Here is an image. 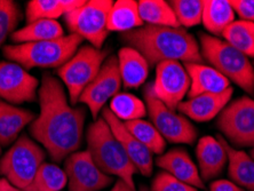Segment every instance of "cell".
Here are the masks:
<instances>
[{
    "label": "cell",
    "mask_w": 254,
    "mask_h": 191,
    "mask_svg": "<svg viewBox=\"0 0 254 191\" xmlns=\"http://www.w3.org/2000/svg\"><path fill=\"white\" fill-rule=\"evenodd\" d=\"M40 114L30 126L31 135L55 162H62L80 148L86 110L73 108L58 78L45 73L39 87Z\"/></svg>",
    "instance_id": "6da1fadb"
},
{
    "label": "cell",
    "mask_w": 254,
    "mask_h": 191,
    "mask_svg": "<svg viewBox=\"0 0 254 191\" xmlns=\"http://www.w3.org/2000/svg\"><path fill=\"white\" fill-rule=\"evenodd\" d=\"M127 46L139 51L149 65L165 61L203 63V55L195 37L186 29L143 25L132 31L122 33Z\"/></svg>",
    "instance_id": "7a4b0ae2"
},
{
    "label": "cell",
    "mask_w": 254,
    "mask_h": 191,
    "mask_svg": "<svg viewBox=\"0 0 254 191\" xmlns=\"http://www.w3.org/2000/svg\"><path fill=\"white\" fill-rule=\"evenodd\" d=\"M86 140L87 151L103 173L115 175L135 189L133 177L137 173L136 167L103 118L89 125Z\"/></svg>",
    "instance_id": "3957f363"
},
{
    "label": "cell",
    "mask_w": 254,
    "mask_h": 191,
    "mask_svg": "<svg viewBox=\"0 0 254 191\" xmlns=\"http://www.w3.org/2000/svg\"><path fill=\"white\" fill-rule=\"evenodd\" d=\"M81 41L79 36L70 33L55 40L7 45L3 48V55L25 70L60 68L76 54Z\"/></svg>",
    "instance_id": "277c9868"
},
{
    "label": "cell",
    "mask_w": 254,
    "mask_h": 191,
    "mask_svg": "<svg viewBox=\"0 0 254 191\" xmlns=\"http://www.w3.org/2000/svg\"><path fill=\"white\" fill-rule=\"evenodd\" d=\"M200 53L210 64L243 91L254 93V68L249 58L226 40L201 33Z\"/></svg>",
    "instance_id": "5b68a950"
},
{
    "label": "cell",
    "mask_w": 254,
    "mask_h": 191,
    "mask_svg": "<svg viewBox=\"0 0 254 191\" xmlns=\"http://www.w3.org/2000/svg\"><path fill=\"white\" fill-rule=\"evenodd\" d=\"M44 160L43 149L27 135H22L0 159V174L15 188L25 191Z\"/></svg>",
    "instance_id": "8992f818"
},
{
    "label": "cell",
    "mask_w": 254,
    "mask_h": 191,
    "mask_svg": "<svg viewBox=\"0 0 254 191\" xmlns=\"http://www.w3.org/2000/svg\"><path fill=\"white\" fill-rule=\"evenodd\" d=\"M107 55L106 51L86 45L79 48L68 62L60 66L58 74L68 89L71 103L79 102L81 93L98 76Z\"/></svg>",
    "instance_id": "52a82bcc"
},
{
    "label": "cell",
    "mask_w": 254,
    "mask_h": 191,
    "mask_svg": "<svg viewBox=\"0 0 254 191\" xmlns=\"http://www.w3.org/2000/svg\"><path fill=\"white\" fill-rule=\"evenodd\" d=\"M114 1L91 0L73 12L64 15L66 27L71 33L88 40L93 47L102 50L108 37V15Z\"/></svg>",
    "instance_id": "ba28073f"
},
{
    "label": "cell",
    "mask_w": 254,
    "mask_h": 191,
    "mask_svg": "<svg viewBox=\"0 0 254 191\" xmlns=\"http://www.w3.org/2000/svg\"><path fill=\"white\" fill-rule=\"evenodd\" d=\"M144 101L151 124L165 141L182 144H192L196 141V127L184 115L177 114L160 102L154 94L152 84L145 86Z\"/></svg>",
    "instance_id": "9c48e42d"
},
{
    "label": "cell",
    "mask_w": 254,
    "mask_h": 191,
    "mask_svg": "<svg viewBox=\"0 0 254 191\" xmlns=\"http://www.w3.org/2000/svg\"><path fill=\"white\" fill-rule=\"evenodd\" d=\"M218 128L237 147H253L254 100L243 96L228 103L219 115Z\"/></svg>",
    "instance_id": "30bf717a"
},
{
    "label": "cell",
    "mask_w": 254,
    "mask_h": 191,
    "mask_svg": "<svg viewBox=\"0 0 254 191\" xmlns=\"http://www.w3.org/2000/svg\"><path fill=\"white\" fill-rule=\"evenodd\" d=\"M123 86L121 72L118 68V59L110 56L101 66L98 76L81 93L79 102L84 103L96 121L107 102L121 91Z\"/></svg>",
    "instance_id": "8fae6325"
},
{
    "label": "cell",
    "mask_w": 254,
    "mask_h": 191,
    "mask_svg": "<svg viewBox=\"0 0 254 191\" xmlns=\"http://www.w3.org/2000/svg\"><path fill=\"white\" fill-rule=\"evenodd\" d=\"M190 78L185 65L179 61H165L156 65V77L152 84L155 96L171 110H177L188 94Z\"/></svg>",
    "instance_id": "7c38bea8"
},
{
    "label": "cell",
    "mask_w": 254,
    "mask_h": 191,
    "mask_svg": "<svg viewBox=\"0 0 254 191\" xmlns=\"http://www.w3.org/2000/svg\"><path fill=\"white\" fill-rule=\"evenodd\" d=\"M64 168L69 191H100L114 182L110 175L100 170L87 150L70 155Z\"/></svg>",
    "instance_id": "4fadbf2b"
},
{
    "label": "cell",
    "mask_w": 254,
    "mask_h": 191,
    "mask_svg": "<svg viewBox=\"0 0 254 191\" xmlns=\"http://www.w3.org/2000/svg\"><path fill=\"white\" fill-rule=\"evenodd\" d=\"M39 81L23 66L13 62H0V99L21 104L36 100Z\"/></svg>",
    "instance_id": "5bb4252c"
},
{
    "label": "cell",
    "mask_w": 254,
    "mask_h": 191,
    "mask_svg": "<svg viewBox=\"0 0 254 191\" xmlns=\"http://www.w3.org/2000/svg\"><path fill=\"white\" fill-rule=\"evenodd\" d=\"M102 118L107 122L108 125L113 130L114 135L121 142V144L126 151L127 156L132 160L134 166L139 173L143 177H150L154 170V159H152V153L147 147H144L132 133L127 129L125 123L118 119L110 111L108 107H104L102 112Z\"/></svg>",
    "instance_id": "9a60e30c"
},
{
    "label": "cell",
    "mask_w": 254,
    "mask_h": 191,
    "mask_svg": "<svg viewBox=\"0 0 254 191\" xmlns=\"http://www.w3.org/2000/svg\"><path fill=\"white\" fill-rule=\"evenodd\" d=\"M156 165L164 172L196 189H204V181L191 157L182 148H173L156 159Z\"/></svg>",
    "instance_id": "2e32d148"
},
{
    "label": "cell",
    "mask_w": 254,
    "mask_h": 191,
    "mask_svg": "<svg viewBox=\"0 0 254 191\" xmlns=\"http://www.w3.org/2000/svg\"><path fill=\"white\" fill-rule=\"evenodd\" d=\"M233 94L234 88L229 87L225 92L218 93V94L198 95L185 102L182 101L179 104L178 110L193 122H210L219 114H221V111L229 103Z\"/></svg>",
    "instance_id": "e0dca14e"
},
{
    "label": "cell",
    "mask_w": 254,
    "mask_h": 191,
    "mask_svg": "<svg viewBox=\"0 0 254 191\" xmlns=\"http://www.w3.org/2000/svg\"><path fill=\"white\" fill-rule=\"evenodd\" d=\"M196 157L198 171L204 182L221 175L228 162L226 149L219 135L218 137L210 135L201 137L196 148Z\"/></svg>",
    "instance_id": "ac0fdd59"
},
{
    "label": "cell",
    "mask_w": 254,
    "mask_h": 191,
    "mask_svg": "<svg viewBox=\"0 0 254 191\" xmlns=\"http://www.w3.org/2000/svg\"><path fill=\"white\" fill-rule=\"evenodd\" d=\"M185 68L190 78L187 94L189 99L201 94H218L231 87L230 81L213 66L203 63H185Z\"/></svg>",
    "instance_id": "d6986e66"
},
{
    "label": "cell",
    "mask_w": 254,
    "mask_h": 191,
    "mask_svg": "<svg viewBox=\"0 0 254 191\" xmlns=\"http://www.w3.org/2000/svg\"><path fill=\"white\" fill-rule=\"evenodd\" d=\"M149 63L139 51L126 46L118 52V68L123 86L137 88L144 84L149 74Z\"/></svg>",
    "instance_id": "ffe728a7"
},
{
    "label": "cell",
    "mask_w": 254,
    "mask_h": 191,
    "mask_svg": "<svg viewBox=\"0 0 254 191\" xmlns=\"http://www.w3.org/2000/svg\"><path fill=\"white\" fill-rule=\"evenodd\" d=\"M228 157V173L231 182L240 188L254 191V159L248 153L237 150L228 143L222 135H219Z\"/></svg>",
    "instance_id": "44dd1931"
},
{
    "label": "cell",
    "mask_w": 254,
    "mask_h": 191,
    "mask_svg": "<svg viewBox=\"0 0 254 191\" xmlns=\"http://www.w3.org/2000/svg\"><path fill=\"white\" fill-rule=\"evenodd\" d=\"M33 121L35 116L31 111L0 101V144L12 143L21 130Z\"/></svg>",
    "instance_id": "7402d4cb"
},
{
    "label": "cell",
    "mask_w": 254,
    "mask_h": 191,
    "mask_svg": "<svg viewBox=\"0 0 254 191\" xmlns=\"http://www.w3.org/2000/svg\"><path fill=\"white\" fill-rule=\"evenodd\" d=\"M139 5L134 0H117L113 3L108 15V31L128 32L143 27Z\"/></svg>",
    "instance_id": "603a6c76"
},
{
    "label": "cell",
    "mask_w": 254,
    "mask_h": 191,
    "mask_svg": "<svg viewBox=\"0 0 254 191\" xmlns=\"http://www.w3.org/2000/svg\"><path fill=\"white\" fill-rule=\"evenodd\" d=\"M85 0H31L27 5L28 23L38 20H57L84 5Z\"/></svg>",
    "instance_id": "cb8c5ba5"
},
{
    "label": "cell",
    "mask_w": 254,
    "mask_h": 191,
    "mask_svg": "<svg viewBox=\"0 0 254 191\" xmlns=\"http://www.w3.org/2000/svg\"><path fill=\"white\" fill-rule=\"evenodd\" d=\"M235 22V12L227 0H204L201 23L214 36H222L225 30Z\"/></svg>",
    "instance_id": "d4e9b609"
},
{
    "label": "cell",
    "mask_w": 254,
    "mask_h": 191,
    "mask_svg": "<svg viewBox=\"0 0 254 191\" xmlns=\"http://www.w3.org/2000/svg\"><path fill=\"white\" fill-rule=\"evenodd\" d=\"M64 37L62 25L57 20H38L12 33V40L18 44L39 43Z\"/></svg>",
    "instance_id": "484cf974"
},
{
    "label": "cell",
    "mask_w": 254,
    "mask_h": 191,
    "mask_svg": "<svg viewBox=\"0 0 254 191\" xmlns=\"http://www.w3.org/2000/svg\"><path fill=\"white\" fill-rule=\"evenodd\" d=\"M141 20L147 25L179 28L180 24L169 2L164 0H141L137 1Z\"/></svg>",
    "instance_id": "4316f807"
},
{
    "label": "cell",
    "mask_w": 254,
    "mask_h": 191,
    "mask_svg": "<svg viewBox=\"0 0 254 191\" xmlns=\"http://www.w3.org/2000/svg\"><path fill=\"white\" fill-rule=\"evenodd\" d=\"M223 39L248 58L254 59V23L235 21L222 33Z\"/></svg>",
    "instance_id": "83f0119b"
},
{
    "label": "cell",
    "mask_w": 254,
    "mask_h": 191,
    "mask_svg": "<svg viewBox=\"0 0 254 191\" xmlns=\"http://www.w3.org/2000/svg\"><path fill=\"white\" fill-rule=\"evenodd\" d=\"M109 109L124 123L142 119L148 115L145 103L130 93H118L111 99Z\"/></svg>",
    "instance_id": "f1b7e54d"
},
{
    "label": "cell",
    "mask_w": 254,
    "mask_h": 191,
    "mask_svg": "<svg viewBox=\"0 0 254 191\" xmlns=\"http://www.w3.org/2000/svg\"><path fill=\"white\" fill-rule=\"evenodd\" d=\"M68 183L65 171L58 165L44 163L25 191H61Z\"/></svg>",
    "instance_id": "f546056e"
},
{
    "label": "cell",
    "mask_w": 254,
    "mask_h": 191,
    "mask_svg": "<svg viewBox=\"0 0 254 191\" xmlns=\"http://www.w3.org/2000/svg\"><path fill=\"white\" fill-rule=\"evenodd\" d=\"M125 126L152 153L163 155L166 148V141L151 123L144 119H136L125 123Z\"/></svg>",
    "instance_id": "4dcf8cb0"
},
{
    "label": "cell",
    "mask_w": 254,
    "mask_h": 191,
    "mask_svg": "<svg viewBox=\"0 0 254 191\" xmlns=\"http://www.w3.org/2000/svg\"><path fill=\"white\" fill-rule=\"evenodd\" d=\"M180 27L191 28L201 23L203 1L200 0H172L169 2Z\"/></svg>",
    "instance_id": "1f68e13d"
},
{
    "label": "cell",
    "mask_w": 254,
    "mask_h": 191,
    "mask_svg": "<svg viewBox=\"0 0 254 191\" xmlns=\"http://www.w3.org/2000/svg\"><path fill=\"white\" fill-rule=\"evenodd\" d=\"M21 20V10L12 0H0V48Z\"/></svg>",
    "instance_id": "d6a6232c"
},
{
    "label": "cell",
    "mask_w": 254,
    "mask_h": 191,
    "mask_svg": "<svg viewBox=\"0 0 254 191\" xmlns=\"http://www.w3.org/2000/svg\"><path fill=\"white\" fill-rule=\"evenodd\" d=\"M151 191H198L192 186L180 181L166 172H160L151 182Z\"/></svg>",
    "instance_id": "836d02e7"
},
{
    "label": "cell",
    "mask_w": 254,
    "mask_h": 191,
    "mask_svg": "<svg viewBox=\"0 0 254 191\" xmlns=\"http://www.w3.org/2000/svg\"><path fill=\"white\" fill-rule=\"evenodd\" d=\"M229 2L242 21L254 23V0H229Z\"/></svg>",
    "instance_id": "e575fe53"
},
{
    "label": "cell",
    "mask_w": 254,
    "mask_h": 191,
    "mask_svg": "<svg viewBox=\"0 0 254 191\" xmlns=\"http://www.w3.org/2000/svg\"><path fill=\"white\" fill-rule=\"evenodd\" d=\"M208 191H244L234 182L228 180H216L210 185Z\"/></svg>",
    "instance_id": "d590c367"
},
{
    "label": "cell",
    "mask_w": 254,
    "mask_h": 191,
    "mask_svg": "<svg viewBox=\"0 0 254 191\" xmlns=\"http://www.w3.org/2000/svg\"><path fill=\"white\" fill-rule=\"evenodd\" d=\"M110 191H136V190L130 188V187L127 185V183L123 181V180L118 179L117 181H116L115 186L113 187V189H111Z\"/></svg>",
    "instance_id": "8d00e7d4"
},
{
    "label": "cell",
    "mask_w": 254,
    "mask_h": 191,
    "mask_svg": "<svg viewBox=\"0 0 254 191\" xmlns=\"http://www.w3.org/2000/svg\"><path fill=\"white\" fill-rule=\"evenodd\" d=\"M17 189L13 187L6 179H0V191H16Z\"/></svg>",
    "instance_id": "74e56055"
},
{
    "label": "cell",
    "mask_w": 254,
    "mask_h": 191,
    "mask_svg": "<svg viewBox=\"0 0 254 191\" xmlns=\"http://www.w3.org/2000/svg\"><path fill=\"white\" fill-rule=\"evenodd\" d=\"M140 191H151V190L149 189V188H147V187H141Z\"/></svg>",
    "instance_id": "f35d334b"
},
{
    "label": "cell",
    "mask_w": 254,
    "mask_h": 191,
    "mask_svg": "<svg viewBox=\"0 0 254 191\" xmlns=\"http://www.w3.org/2000/svg\"><path fill=\"white\" fill-rule=\"evenodd\" d=\"M251 157L254 159V145H253V149H252V151H251Z\"/></svg>",
    "instance_id": "ab89813d"
},
{
    "label": "cell",
    "mask_w": 254,
    "mask_h": 191,
    "mask_svg": "<svg viewBox=\"0 0 254 191\" xmlns=\"http://www.w3.org/2000/svg\"><path fill=\"white\" fill-rule=\"evenodd\" d=\"M16 191H21V190H18V189H17V190H16Z\"/></svg>",
    "instance_id": "60d3db41"
}]
</instances>
